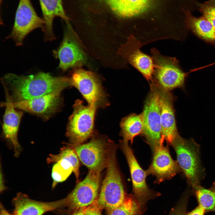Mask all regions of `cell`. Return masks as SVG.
I'll return each instance as SVG.
<instances>
[{
  "label": "cell",
  "instance_id": "d6986e66",
  "mask_svg": "<svg viewBox=\"0 0 215 215\" xmlns=\"http://www.w3.org/2000/svg\"><path fill=\"white\" fill-rule=\"evenodd\" d=\"M1 105L6 107L3 116V133L5 139L12 145L14 155L17 157L19 155L22 149L18 141V134L23 113L16 110L14 108L5 102L1 103Z\"/></svg>",
  "mask_w": 215,
  "mask_h": 215
},
{
  "label": "cell",
  "instance_id": "9c48e42d",
  "mask_svg": "<svg viewBox=\"0 0 215 215\" xmlns=\"http://www.w3.org/2000/svg\"><path fill=\"white\" fill-rule=\"evenodd\" d=\"M105 168L89 170L85 179L65 198V206L75 211L93 204L99 195L101 173Z\"/></svg>",
  "mask_w": 215,
  "mask_h": 215
},
{
  "label": "cell",
  "instance_id": "44dd1931",
  "mask_svg": "<svg viewBox=\"0 0 215 215\" xmlns=\"http://www.w3.org/2000/svg\"><path fill=\"white\" fill-rule=\"evenodd\" d=\"M188 26L201 38L207 42H215V28L211 23L203 16L196 17L189 12L186 13Z\"/></svg>",
  "mask_w": 215,
  "mask_h": 215
},
{
  "label": "cell",
  "instance_id": "6da1fadb",
  "mask_svg": "<svg viewBox=\"0 0 215 215\" xmlns=\"http://www.w3.org/2000/svg\"><path fill=\"white\" fill-rule=\"evenodd\" d=\"M7 101L16 102L30 100L53 92H61L72 86L70 76H55L39 72L27 76L13 73L1 79Z\"/></svg>",
  "mask_w": 215,
  "mask_h": 215
},
{
  "label": "cell",
  "instance_id": "5b68a950",
  "mask_svg": "<svg viewBox=\"0 0 215 215\" xmlns=\"http://www.w3.org/2000/svg\"><path fill=\"white\" fill-rule=\"evenodd\" d=\"M150 52L154 64L152 83L169 91L183 87L187 74L181 69L176 58L163 55L155 48Z\"/></svg>",
  "mask_w": 215,
  "mask_h": 215
},
{
  "label": "cell",
  "instance_id": "836d02e7",
  "mask_svg": "<svg viewBox=\"0 0 215 215\" xmlns=\"http://www.w3.org/2000/svg\"><path fill=\"white\" fill-rule=\"evenodd\" d=\"M0 215H5V209L4 208L2 205H1L0 206Z\"/></svg>",
  "mask_w": 215,
  "mask_h": 215
},
{
  "label": "cell",
  "instance_id": "f546056e",
  "mask_svg": "<svg viewBox=\"0 0 215 215\" xmlns=\"http://www.w3.org/2000/svg\"><path fill=\"white\" fill-rule=\"evenodd\" d=\"M205 212V210L198 205L191 211L186 213L185 215H204Z\"/></svg>",
  "mask_w": 215,
  "mask_h": 215
},
{
  "label": "cell",
  "instance_id": "7402d4cb",
  "mask_svg": "<svg viewBox=\"0 0 215 215\" xmlns=\"http://www.w3.org/2000/svg\"><path fill=\"white\" fill-rule=\"evenodd\" d=\"M123 140L132 143L135 137L142 133L143 129L142 113L131 114L124 118L120 123Z\"/></svg>",
  "mask_w": 215,
  "mask_h": 215
},
{
  "label": "cell",
  "instance_id": "3957f363",
  "mask_svg": "<svg viewBox=\"0 0 215 215\" xmlns=\"http://www.w3.org/2000/svg\"><path fill=\"white\" fill-rule=\"evenodd\" d=\"M116 148L111 147L108 153L107 172L100 191L94 203L100 208L109 210L121 205L126 196L121 177L117 166Z\"/></svg>",
  "mask_w": 215,
  "mask_h": 215
},
{
  "label": "cell",
  "instance_id": "5bb4252c",
  "mask_svg": "<svg viewBox=\"0 0 215 215\" xmlns=\"http://www.w3.org/2000/svg\"><path fill=\"white\" fill-rule=\"evenodd\" d=\"M61 93L53 92L30 100L5 102L15 108L35 114L47 119L59 109L62 102Z\"/></svg>",
  "mask_w": 215,
  "mask_h": 215
},
{
  "label": "cell",
  "instance_id": "603a6c76",
  "mask_svg": "<svg viewBox=\"0 0 215 215\" xmlns=\"http://www.w3.org/2000/svg\"><path fill=\"white\" fill-rule=\"evenodd\" d=\"M79 159L76 152L68 144L61 148L57 154H50L47 159L48 164L54 163L62 160L69 164L72 169L77 181L79 180Z\"/></svg>",
  "mask_w": 215,
  "mask_h": 215
},
{
  "label": "cell",
  "instance_id": "1f68e13d",
  "mask_svg": "<svg viewBox=\"0 0 215 215\" xmlns=\"http://www.w3.org/2000/svg\"><path fill=\"white\" fill-rule=\"evenodd\" d=\"M84 208L80 209L75 211L72 215H84Z\"/></svg>",
  "mask_w": 215,
  "mask_h": 215
},
{
  "label": "cell",
  "instance_id": "4fadbf2b",
  "mask_svg": "<svg viewBox=\"0 0 215 215\" xmlns=\"http://www.w3.org/2000/svg\"><path fill=\"white\" fill-rule=\"evenodd\" d=\"M164 140L162 138L159 145L153 151L152 163L146 171L147 175L155 176L156 182L159 183L172 178L181 171L177 161L172 158L168 147L164 146Z\"/></svg>",
  "mask_w": 215,
  "mask_h": 215
},
{
  "label": "cell",
  "instance_id": "f1b7e54d",
  "mask_svg": "<svg viewBox=\"0 0 215 215\" xmlns=\"http://www.w3.org/2000/svg\"><path fill=\"white\" fill-rule=\"evenodd\" d=\"M102 210L95 203L84 209V215H102Z\"/></svg>",
  "mask_w": 215,
  "mask_h": 215
},
{
  "label": "cell",
  "instance_id": "7a4b0ae2",
  "mask_svg": "<svg viewBox=\"0 0 215 215\" xmlns=\"http://www.w3.org/2000/svg\"><path fill=\"white\" fill-rule=\"evenodd\" d=\"M65 23L62 41L59 47L53 51L54 56L59 61V67L65 72L70 68L90 66L87 49L70 21Z\"/></svg>",
  "mask_w": 215,
  "mask_h": 215
},
{
  "label": "cell",
  "instance_id": "e575fe53",
  "mask_svg": "<svg viewBox=\"0 0 215 215\" xmlns=\"http://www.w3.org/2000/svg\"><path fill=\"white\" fill-rule=\"evenodd\" d=\"M5 215H11L5 209Z\"/></svg>",
  "mask_w": 215,
  "mask_h": 215
},
{
  "label": "cell",
  "instance_id": "9a60e30c",
  "mask_svg": "<svg viewBox=\"0 0 215 215\" xmlns=\"http://www.w3.org/2000/svg\"><path fill=\"white\" fill-rule=\"evenodd\" d=\"M120 146L129 167L134 197L141 199L150 196L152 194L146 183V171L144 170L138 163L128 142L122 140Z\"/></svg>",
  "mask_w": 215,
  "mask_h": 215
},
{
  "label": "cell",
  "instance_id": "8fae6325",
  "mask_svg": "<svg viewBox=\"0 0 215 215\" xmlns=\"http://www.w3.org/2000/svg\"><path fill=\"white\" fill-rule=\"evenodd\" d=\"M141 42L132 35L119 47L118 54L141 73L150 84L153 82L154 64L153 59L142 52Z\"/></svg>",
  "mask_w": 215,
  "mask_h": 215
},
{
  "label": "cell",
  "instance_id": "e0dca14e",
  "mask_svg": "<svg viewBox=\"0 0 215 215\" xmlns=\"http://www.w3.org/2000/svg\"><path fill=\"white\" fill-rule=\"evenodd\" d=\"M158 88L160 97L162 137L168 143L171 145L179 134L173 107V98L170 91Z\"/></svg>",
  "mask_w": 215,
  "mask_h": 215
},
{
  "label": "cell",
  "instance_id": "30bf717a",
  "mask_svg": "<svg viewBox=\"0 0 215 215\" xmlns=\"http://www.w3.org/2000/svg\"><path fill=\"white\" fill-rule=\"evenodd\" d=\"M45 22L39 16L31 0H19L11 32L6 38L12 39L17 46L22 45L25 37L31 32L44 27Z\"/></svg>",
  "mask_w": 215,
  "mask_h": 215
},
{
  "label": "cell",
  "instance_id": "cb8c5ba5",
  "mask_svg": "<svg viewBox=\"0 0 215 215\" xmlns=\"http://www.w3.org/2000/svg\"><path fill=\"white\" fill-rule=\"evenodd\" d=\"M191 191L199 205L205 212H215V182L209 188H205L200 185L192 188Z\"/></svg>",
  "mask_w": 215,
  "mask_h": 215
},
{
  "label": "cell",
  "instance_id": "ffe728a7",
  "mask_svg": "<svg viewBox=\"0 0 215 215\" xmlns=\"http://www.w3.org/2000/svg\"><path fill=\"white\" fill-rule=\"evenodd\" d=\"M110 9L118 16L130 18L141 13L147 7L148 0H106Z\"/></svg>",
  "mask_w": 215,
  "mask_h": 215
},
{
  "label": "cell",
  "instance_id": "d6a6232c",
  "mask_svg": "<svg viewBox=\"0 0 215 215\" xmlns=\"http://www.w3.org/2000/svg\"><path fill=\"white\" fill-rule=\"evenodd\" d=\"M205 3L211 5H215V0H209Z\"/></svg>",
  "mask_w": 215,
  "mask_h": 215
},
{
  "label": "cell",
  "instance_id": "7c38bea8",
  "mask_svg": "<svg viewBox=\"0 0 215 215\" xmlns=\"http://www.w3.org/2000/svg\"><path fill=\"white\" fill-rule=\"evenodd\" d=\"M105 139L95 137L88 143L77 145L68 144L73 148L79 160L89 170L106 167L110 145Z\"/></svg>",
  "mask_w": 215,
  "mask_h": 215
},
{
  "label": "cell",
  "instance_id": "277c9868",
  "mask_svg": "<svg viewBox=\"0 0 215 215\" xmlns=\"http://www.w3.org/2000/svg\"><path fill=\"white\" fill-rule=\"evenodd\" d=\"M176 152L177 161L192 188L200 185L204 170L200 158V145L193 139H185L179 134L171 144Z\"/></svg>",
  "mask_w": 215,
  "mask_h": 215
},
{
  "label": "cell",
  "instance_id": "484cf974",
  "mask_svg": "<svg viewBox=\"0 0 215 215\" xmlns=\"http://www.w3.org/2000/svg\"><path fill=\"white\" fill-rule=\"evenodd\" d=\"M72 169L59 162L54 163L52 170L53 179L52 187L54 188L57 184L64 181L69 176Z\"/></svg>",
  "mask_w": 215,
  "mask_h": 215
},
{
  "label": "cell",
  "instance_id": "2e32d148",
  "mask_svg": "<svg viewBox=\"0 0 215 215\" xmlns=\"http://www.w3.org/2000/svg\"><path fill=\"white\" fill-rule=\"evenodd\" d=\"M13 215H42L45 213L65 206V198L51 202L33 200L19 192L13 199Z\"/></svg>",
  "mask_w": 215,
  "mask_h": 215
},
{
  "label": "cell",
  "instance_id": "52a82bcc",
  "mask_svg": "<svg viewBox=\"0 0 215 215\" xmlns=\"http://www.w3.org/2000/svg\"><path fill=\"white\" fill-rule=\"evenodd\" d=\"M70 75L72 86L77 88L88 105L96 108L108 104L100 77L95 72L82 68L73 69Z\"/></svg>",
  "mask_w": 215,
  "mask_h": 215
},
{
  "label": "cell",
  "instance_id": "ac0fdd59",
  "mask_svg": "<svg viewBox=\"0 0 215 215\" xmlns=\"http://www.w3.org/2000/svg\"><path fill=\"white\" fill-rule=\"evenodd\" d=\"M43 19L45 24L42 29L44 33L45 41H51L56 39L53 30L54 19L59 17L64 22L70 21V18L64 10L62 0H39Z\"/></svg>",
  "mask_w": 215,
  "mask_h": 215
},
{
  "label": "cell",
  "instance_id": "ba28073f",
  "mask_svg": "<svg viewBox=\"0 0 215 215\" xmlns=\"http://www.w3.org/2000/svg\"><path fill=\"white\" fill-rule=\"evenodd\" d=\"M73 112L70 116L66 136L73 145L82 144L92 135L96 108L84 105L82 101L76 100Z\"/></svg>",
  "mask_w": 215,
  "mask_h": 215
},
{
  "label": "cell",
  "instance_id": "83f0119b",
  "mask_svg": "<svg viewBox=\"0 0 215 215\" xmlns=\"http://www.w3.org/2000/svg\"><path fill=\"white\" fill-rule=\"evenodd\" d=\"M190 192H186L178 205L171 212L170 215H185L188 201L190 194Z\"/></svg>",
  "mask_w": 215,
  "mask_h": 215
},
{
  "label": "cell",
  "instance_id": "4dcf8cb0",
  "mask_svg": "<svg viewBox=\"0 0 215 215\" xmlns=\"http://www.w3.org/2000/svg\"><path fill=\"white\" fill-rule=\"evenodd\" d=\"M3 176L2 173L1 172V169L0 172V191L2 192L4 191L5 189V187L3 181Z\"/></svg>",
  "mask_w": 215,
  "mask_h": 215
},
{
  "label": "cell",
  "instance_id": "8992f818",
  "mask_svg": "<svg viewBox=\"0 0 215 215\" xmlns=\"http://www.w3.org/2000/svg\"><path fill=\"white\" fill-rule=\"evenodd\" d=\"M150 90L146 99L143 110L142 134L153 151L162 139L159 89L153 83L150 84Z\"/></svg>",
  "mask_w": 215,
  "mask_h": 215
},
{
  "label": "cell",
  "instance_id": "4316f807",
  "mask_svg": "<svg viewBox=\"0 0 215 215\" xmlns=\"http://www.w3.org/2000/svg\"><path fill=\"white\" fill-rule=\"evenodd\" d=\"M198 5L203 16L209 20L215 28V5H211L205 3L199 4Z\"/></svg>",
  "mask_w": 215,
  "mask_h": 215
},
{
  "label": "cell",
  "instance_id": "d4e9b609",
  "mask_svg": "<svg viewBox=\"0 0 215 215\" xmlns=\"http://www.w3.org/2000/svg\"><path fill=\"white\" fill-rule=\"evenodd\" d=\"M140 208L139 201L134 197L126 196L121 205L108 210V215H137Z\"/></svg>",
  "mask_w": 215,
  "mask_h": 215
}]
</instances>
